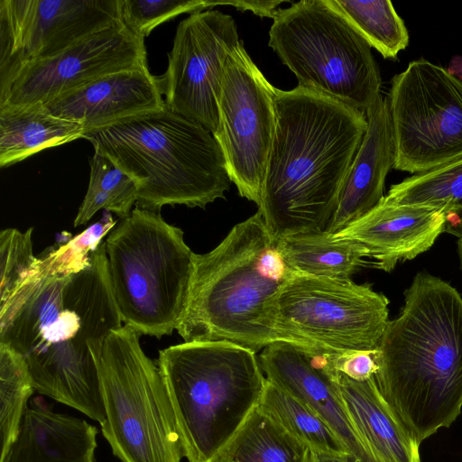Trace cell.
<instances>
[{"label":"cell","mask_w":462,"mask_h":462,"mask_svg":"<svg viewBox=\"0 0 462 462\" xmlns=\"http://www.w3.org/2000/svg\"><path fill=\"white\" fill-rule=\"evenodd\" d=\"M39 258L36 274L0 307V342L26 359L39 394L100 425L97 360L109 334L123 327L106 243L73 273L56 272Z\"/></svg>","instance_id":"1"},{"label":"cell","mask_w":462,"mask_h":462,"mask_svg":"<svg viewBox=\"0 0 462 462\" xmlns=\"http://www.w3.org/2000/svg\"><path fill=\"white\" fill-rule=\"evenodd\" d=\"M261 204L273 239L326 231L367 128L364 112L296 87L276 88Z\"/></svg>","instance_id":"2"},{"label":"cell","mask_w":462,"mask_h":462,"mask_svg":"<svg viewBox=\"0 0 462 462\" xmlns=\"http://www.w3.org/2000/svg\"><path fill=\"white\" fill-rule=\"evenodd\" d=\"M377 388L421 443L462 410V297L446 281L418 273L375 351Z\"/></svg>","instance_id":"3"},{"label":"cell","mask_w":462,"mask_h":462,"mask_svg":"<svg viewBox=\"0 0 462 462\" xmlns=\"http://www.w3.org/2000/svg\"><path fill=\"white\" fill-rule=\"evenodd\" d=\"M274 241L262 212L238 223L213 250L194 254L188 298L176 330L184 342L229 341L257 352L275 342L319 353L286 334L277 314L282 283L258 268Z\"/></svg>","instance_id":"4"},{"label":"cell","mask_w":462,"mask_h":462,"mask_svg":"<svg viewBox=\"0 0 462 462\" xmlns=\"http://www.w3.org/2000/svg\"><path fill=\"white\" fill-rule=\"evenodd\" d=\"M82 138L133 180L136 207L142 209L159 212L164 205L204 208L224 199L232 182L214 134L166 106L88 132Z\"/></svg>","instance_id":"5"},{"label":"cell","mask_w":462,"mask_h":462,"mask_svg":"<svg viewBox=\"0 0 462 462\" xmlns=\"http://www.w3.org/2000/svg\"><path fill=\"white\" fill-rule=\"evenodd\" d=\"M183 457L215 462L263 395L256 352L225 341H191L159 352Z\"/></svg>","instance_id":"6"},{"label":"cell","mask_w":462,"mask_h":462,"mask_svg":"<svg viewBox=\"0 0 462 462\" xmlns=\"http://www.w3.org/2000/svg\"><path fill=\"white\" fill-rule=\"evenodd\" d=\"M113 293L125 325L171 335L189 294L194 254L183 231L157 212L135 208L106 240Z\"/></svg>","instance_id":"7"},{"label":"cell","mask_w":462,"mask_h":462,"mask_svg":"<svg viewBox=\"0 0 462 462\" xmlns=\"http://www.w3.org/2000/svg\"><path fill=\"white\" fill-rule=\"evenodd\" d=\"M268 45L298 87L365 114L381 94L371 46L328 0H301L278 9Z\"/></svg>","instance_id":"8"},{"label":"cell","mask_w":462,"mask_h":462,"mask_svg":"<svg viewBox=\"0 0 462 462\" xmlns=\"http://www.w3.org/2000/svg\"><path fill=\"white\" fill-rule=\"evenodd\" d=\"M105 420L101 433L121 462H181L182 448L169 394L139 333L123 325L97 360Z\"/></svg>","instance_id":"9"},{"label":"cell","mask_w":462,"mask_h":462,"mask_svg":"<svg viewBox=\"0 0 462 462\" xmlns=\"http://www.w3.org/2000/svg\"><path fill=\"white\" fill-rule=\"evenodd\" d=\"M388 299L351 279L290 272L277 298L282 330L319 353L375 351L389 321Z\"/></svg>","instance_id":"10"},{"label":"cell","mask_w":462,"mask_h":462,"mask_svg":"<svg viewBox=\"0 0 462 462\" xmlns=\"http://www.w3.org/2000/svg\"><path fill=\"white\" fill-rule=\"evenodd\" d=\"M387 97L394 169L418 174L462 158V79L421 58L393 78Z\"/></svg>","instance_id":"11"},{"label":"cell","mask_w":462,"mask_h":462,"mask_svg":"<svg viewBox=\"0 0 462 462\" xmlns=\"http://www.w3.org/2000/svg\"><path fill=\"white\" fill-rule=\"evenodd\" d=\"M274 88L240 41L226 55L217 97L214 134L241 197L261 204L266 163L275 125Z\"/></svg>","instance_id":"12"},{"label":"cell","mask_w":462,"mask_h":462,"mask_svg":"<svg viewBox=\"0 0 462 462\" xmlns=\"http://www.w3.org/2000/svg\"><path fill=\"white\" fill-rule=\"evenodd\" d=\"M240 42L235 20L218 10L190 14L176 30L168 68L157 77L165 105L213 134L226 55Z\"/></svg>","instance_id":"13"},{"label":"cell","mask_w":462,"mask_h":462,"mask_svg":"<svg viewBox=\"0 0 462 462\" xmlns=\"http://www.w3.org/2000/svg\"><path fill=\"white\" fill-rule=\"evenodd\" d=\"M143 65L144 38L121 23L0 78V106L46 105L105 75Z\"/></svg>","instance_id":"14"},{"label":"cell","mask_w":462,"mask_h":462,"mask_svg":"<svg viewBox=\"0 0 462 462\" xmlns=\"http://www.w3.org/2000/svg\"><path fill=\"white\" fill-rule=\"evenodd\" d=\"M121 23L118 0H1L0 78Z\"/></svg>","instance_id":"15"},{"label":"cell","mask_w":462,"mask_h":462,"mask_svg":"<svg viewBox=\"0 0 462 462\" xmlns=\"http://www.w3.org/2000/svg\"><path fill=\"white\" fill-rule=\"evenodd\" d=\"M286 342L263 348L259 363L267 380L308 405L338 439L351 462H377L356 430L336 378L319 355Z\"/></svg>","instance_id":"16"},{"label":"cell","mask_w":462,"mask_h":462,"mask_svg":"<svg viewBox=\"0 0 462 462\" xmlns=\"http://www.w3.org/2000/svg\"><path fill=\"white\" fill-rule=\"evenodd\" d=\"M447 221L442 210L396 204L383 198L333 237L361 245L374 259V267L389 273L399 263L428 251L446 231Z\"/></svg>","instance_id":"17"},{"label":"cell","mask_w":462,"mask_h":462,"mask_svg":"<svg viewBox=\"0 0 462 462\" xmlns=\"http://www.w3.org/2000/svg\"><path fill=\"white\" fill-rule=\"evenodd\" d=\"M45 106L58 117L80 124L86 134L166 105L157 77L143 65L105 75Z\"/></svg>","instance_id":"18"},{"label":"cell","mask_w":462,"mask_h":462,"mask_svg":"<svg viewBox=\"0 0 462 462\" xmlns=\"http://www.w3.org/2000/svg\"><path fill=\"white\" fill-rule=\"evenodd\" d=\"M367 128L342 188L327 232L336 234L365 215L384 198L385 179L395 162V142L387 97L365 112Z\"/></svg>","instance_id":"19"},{"label":"cell","mask_w":462,"mask_h":462,"mask_svg":"<svg viewBox=\"0 0 462 462\" xmlns=\"http://www.w3.org/2000/svg\"><path fill=\"white\" fill-rule=\"evenodd\" d=\"M97 428L57 412L45 400L29 402L17 439L0 462H96Z\"/></svg>","instance_id":"20"},{"label":"cell","mask_w":462,"mask_h":462,"mask_svg":"<svg viewBox=\"0 0 462 462\" xmlns=\"http://www.w3.org/2000/svg\"><path fill=\"white\" fill-rule=\"evenodd\" d=\"M350 418L377 462H420V443L381 395L374 376L356 381L337 374Z\"/></svg>","instance_id":"21"},{"label":"cell","mask_w":462,"mask_h":462,"mask_svg":"<svg viewBox=\"0 0 462 462\" xmlns=\"http://www.w3.org/2000/svg\"><path fill=\"white\" fill-rule=\"evenodd\" d=\"M83 134L80 124L52 115L42 103L0 106V166H10Z\"/></svg>","instance_id":"22"},{"label":"cell","mask_w":462,"mask_h":462,"mask_svg":"<svg viewBox=\"0 0 462 462\" xmlns=\"http://www.w3.org/2000/svg\"><path fill=\"white\" fill-rule=\"evenodd\" d=\"M274 243L290 271L316 277L351 279L369 255L361 245L327 231L287 236Z\"/></svg>","instance_id":"23"},{"label":"cell","mask_w":462,"mask_h":462,"mask_svg":"<svg viewBox=\"0 0 462 462\" xmlns=\"http://www.w3.org/2000/svg\"><path fill=\"white\" fill-rule=\"evenodd\" d=\"M310 450L258 406L215 462H310Z\"/></svg>","instance_id":"24"},{"label":"cell","mask_w":462,"mask_h":462,"mask_svg":"<svg viewBox=\"0 0 462 462\" xmlns=\"http://www.w3.org/2000/svg\"><path fill=\"white\" fill-rule=\"evenodd\" d=\"M258 407L310 451L347 454L338 439L308 405L267 379Z\"/></svg>","instance_id":"25"},{"label":"cell","mask_w":462,"mask_h":462,"mask_svg":"<svg viewBox=\"0 0 462 462\" xmlns=\"http://www.w3.org/2000/svg\"><path fill=\"white\" fill-rule=\"evenodd\" d=\"M384 59H396L409 44L403 20L391 1L328 0Z\"/></svg>","instance_id":"26"},{"label":"cell","mask_w":462,"mask_h":462,"mask_svg":"<svg viewBox=\"0 0 462 462\" xmlns=\"http://www.w3.org/2000/svg\"><path fill=\"white\" fill-rule=\"evenodd\" d=\"M384 199L439 209L448 217L462 213V158L404 179Z\"/></svg>","instance_id":"27"},{"label":"cell","mask_w":462,"mask_h":462,"mask_svg":"<svg viewBox=\"0 0 462 462\" xmlns=\"http://www.w3.org/2000/svg\"><path fill=\"white\" fill-rule=\"evenodd\" d=\"M89 183L74 220V226L88 223L100 209L125 219L137 201V189L133 180L109 158L95 152L89 159Z\"/></svg>","instance_id":"28"},{"label":"cell","mask_w":462,"mask_h":462,"mask_svg":"<svg viewBox=\"0 0 462 462\" xmlns=\"http://www.w3.org/2000/svg\"><path fill=\"white\" fill-rule=\"evenodd\" d=\"M34 391L26 359L0 342V457L17 439Z\"/></svg>","instance_id":"29"},{"label":"cell","mask_w":462,"mask_h":462,"mask_svg":"<svg viewBox=\"0 0 462 462\" xmlns=\"http://www.w3.org/2000/svg\"><path fill=\"white\" fill-rule=\"evenodd\" d=\"M32 230L5 228L0 233V307L39 270L40 258L32 253Z\"/></svg>","instance_id":"30"},{"label":"cell","mask_w":462,"mask_h":462,"mask_svg":"<svg viewBox=\"0 0 462 462\" xmlns=\"http://www.w3.org/2000/svg\"><path fill=\"white\" fill-rule=\"evenodd\" d=\"M219 5L208 0H118L120 19L133 33L145 38L159 24L184 13Z\"/></svg>","instance_id":"31"},{"label":"cell","mask_w":462,"mask_h":462,"mask_svg":"<svg viewBox=\"0 0 462 462\" xmlns=\"http://www.w3.org/2000/svg\"><path fill=\"white\" fill-rule=\"evenodd\" d=\"M375 351L321 353L319 357L331 373L341 374L356 381H365L374 377L378 370Z\"/></svg>","instance_id":"32"},{"label":"cell","mask_w":462,"mask_h":462,"mask_svg":"<svg viewBox=\"0 0 462 462\" xmlns=\"http://www.w3.org/2000/svg\"><path fill=\"white\" fill-rule=\"evenodd\" d=\"M258 268L265 277L278 282L286 281L291 272L276 249L275 243L262 252L258 259Z\"/></svg>","instance_id":"33"},{"label":"cell","mask_w":462,"mask_h":462,"mask_svg":"<svg viewBox=\"0 0 462 462\" xmlns=\"http://www.w3.org/2000/svg\"><path fill=\"white\" fill-rule=\"evenodd\" d=\"M283 1H257V0H226L221 1V5H229L240 11H251L254 14L262 17H270L273 19L278 6Z\"/></svg>","instance_id":"34"},{"label":"cell","mask_w":462,"mask_h":462,"mask_svg":"<svg viewBox=\"0 0 462 462\" xmlns=\"http://www.w3.org/2000/svg\"><path fill=\"white\" fill-rule=\"evenodd\" d=\"M310 462H351L347 454L310 451Z\"/></svg>","instance_id":"35"},{"label":"cell","mask_w":462,"mask_h":462,"mask_svg":"<svg viewBox=\"0 0 462 462\" xmlns=\"http://www.w3.org/2000/svg\"><path fill=\"white\" fill-rule=\"evenodd\" d=\"M446 231L457 237V251L462 265V216L455 221H447Z\"/></svg>","instance_id":"36"}]
</instances>
